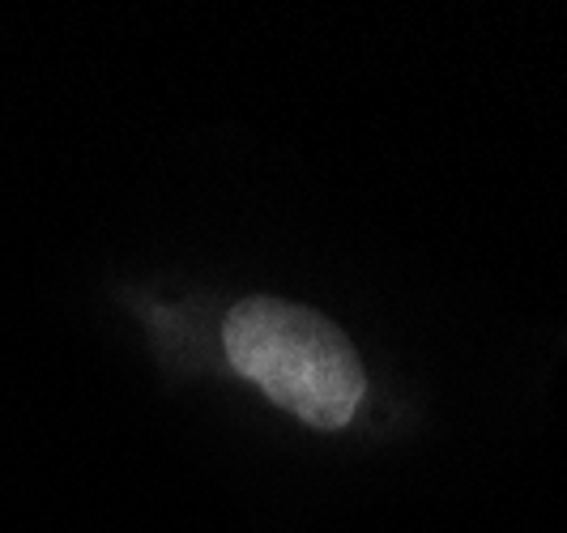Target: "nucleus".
I'll return each mask as SVG.
<instances>
[{"instance_id": "obj_1", "label": "nucleus", "mask_w": 567, "mask_h": 533, "mask_svg": "<svg viewBox=\"0 0 567 533\" xmlns=\"http://www.w3.org/2000/svg\"><path fill=\"white\" fill-rule=\"evenodd\" d=\"M227 363L286 414L338 431L368 397V371L329 316L282 299H244L223 320Z\"/></svg>"}]
</instances>
